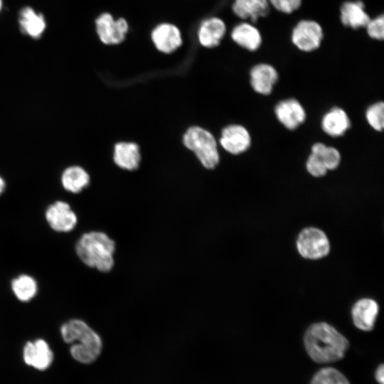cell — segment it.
<instances>
[{"label":"cell","instance_id":"4316f807","mask_svg":"<svg viewBox=\"0 0 384 384\" xmlns=\"http://www.w3.org/2000/svg\"><path fill=\"white\" fill-rule=\"evenodd\" d=\"M365 29L369 38L384 41V14L370 18Z\"/></svg>","mask_w":384,"mask_h":384},{"label":"cell","instance_id":"30bf717a","mask_svg":"<svg viewBox=\"0 0 384 384\" xmlns=\"http://www.w3.org/2000/svg\"><path fill=\"white\" fill-rule=\"evenodd\" d=\"M151 41L156 48L164 53H171L182 44L181 33L178 28L170 23H162L151 31Z\"/></svg>","mask_w":384,"mask_h":384},{"label":"cell","instance_id":"1f68e13d","mask_svg":"<svg viewBox=\"0 0 384 384\" xmlns=\"http://www.w3.org/2000/svg\"><path fill=\"white\" fill-rule=\"evenodd\" d=\"M2 4V0H0V11L1 10Z\"/></svg>","mask_w":384,"mask_h":384},{"label":"cell","instance_id":"9c48e42d","mask_svg":"<svg viewBox=\"0 0 384 384\" xmlns=\"http://www.w3.org/2000/svg\"><path fill=\"white\" fill-rule=\"evenodd\" d=\"M46 218L52 229L57 232H69L77 224V216L69 204L56 201L46 211Z\"/></svg>","mask_w":384,"mask_h":384},{"label":"cell","instance_id":"d6986e66","mask_svg":"<svg viewBox=\"0 0 384 384\" xmlns=\"http://www.w3.org/2000/svg\"><path fill=\"white\" fill-rule=\"evenodd\" d=\"M18 25L22 33L36 40L41 37L46 28L43 15L30 6H25L19 11Z\"/></svg>","mask_w":384,"mask_h":384},{"label":"cell","instance_id":"ba28073f","mask_svg":"<svg viewBox=\"0 0 384 384\" xmlns=\"http://www.w3.org/2000/svg\"><path fill=\"white\" fill-rule=\"evenodd\" d=\"M252 89L261 95H269L279 80L277 70L271 64L258 63L252 66L249 72Z\"/></svg>","mask_w":384,"mask_h":384},{"label":"cell","instance_id":"52a82bcc","mask_svg":"<svg viewBox=\"0 0 384 384\" xmlns=\"http://www.w3.org/2000/svg\"><path fill=\"white\" fill-rule=\"evenodd\" d=\"M95 28L102 43L117 45L125 39L129 25L122 17L115 20L110 13H102L95 20Z\"/></svg>","mask_w":384,"mask_h":384},{"label":"cell","instance_id":"5bb4252c","mask_svg":"<svg viewBox=\"0 0 384 384\" xmlns=\"http://www.w3.org/2000/svg\"><path fill=\"white\" fill-rule=\"evenodd\" d=\"M227 32L237 46L251 52L257 50L262 43L260 31L248 21H242Z\"/></svg>","mask_w":384,"mask_h":384},{"label":"cell","instance_id":"7c38bea8","mask_svg":"<svg viewBox=\"0 0 384 384\" xmlns=\"http://www.w3.org/2000/svg\"><path fill=\"white\" fill-rule=\"evenodd\" d=\"M220 143L228 152L239 154L248 149L251 144V137L244 127L232 124L223 129Z\"/></svg>","mask_w":384,"mask_h":384},{"label":"cell","instance_id":"484cf974","mask_svg":"<svg viewBox=\"0 0 384 384\" xmlns=\"http://www.w3.org/2000/svg\"><path fill=\"white\" fill-rule=\"evenodd\" d=\"M368 124L376 131H382L384 127V105L383 102L370 106L366 112Z\"/></svg>","mask_w":384,"mask_h":384},{"label":"cell","instance_id":"2e32d148","mask_svg":"<svg viewBox=\"0 0 384 384\" xmlns=\"http://www.w3.org/2000/svg\"><path fill=\"white\" fill-rule=\"evenodd\" d=\"M274 112L279 122L291 130L297 128L306 118L304 107L299 101L293 98L280 101L276 105Z\"/></svg>","mask_w":384,"mask_h":384},{"label":"cell","instance_id":"4dcf8cb0","mask_svg":"<svg viewBox=\"0 0 384 384\" xmlns=\"http://www.w3.org/2000/svg\"><path fill=\"white\" fill-rule=\"evenodd\" d=\"M4 188H5V181H4V180L0 176V195L3 193Z\"/></svg>","mask_w":384,"mask_h":384},{"label":"cell","instance_id":"8fae6325","mask_svg":"<svg viewBox=\"0 0 384 384\" xmlns=\"http://www.w3.org/2000/svg\"><path fill=\"white\" fill-rule=\"evenodd\" d=\"M230 9L238 19L255 26L259 18L269 14L272 6L268 0H233Z\"/></svg>","mask_w":384,"mask_h":384},{"label":"cell","instance_id":"4fadbf2b","mask_svg":"<svg viewBox=\"0 0 384 384\" xmlns=\"http://www.w3.org/2000/svg\"><path fill=\"white\" fill-rule=\"evenodd\" d=\"M340 21L346 27L356 30L365 28L370 17L361 0H346L340 6Z\"/></svg>","mask_w":384,"mask_h":384},{"label":"cell","instance_id":"ac0fdd59","mask_svg":"<svg viewBox=\"0 0 384 384\" xmlns=\"http://www.w3.org/2000/svg\"><path fill=\"white\" fill-rule=\"evenodd\" d=\"M227 33V26L220 17H210L202 22L198 31V38L203 47L213 48L220 45Z\"/></svg>","mask_w":384,"mask_h":384},{"label":"cell","instance_id":"6da1fadb","mask_svg":"<svg viewBox=\"0 0 384 384\" xmlns=\"http://www.w3.org/2000/svg\"><path fill=\"white\" fill-rule=\"evenodd\" d=\"M304 343L308 355L319 363L341 360L349 346L348 339L326 322L309 326L304 336Z\"/></svg>","mask_w":384,"mask_h":384},{"label":"cell","instance_id":"44dd1931","mask_svg":"<svg viewBox=\"0 0 384 384\" xmlns=\"http://www.w3.org/2000/svg\"><path fill=\"white\" fill-rule=\"evenodd\" d=\"M114 163L122 169H136L139 164L140 153L137 144L132 142H119L114 148Z\"/></svg>","mask_w":384,"mask_h":384},{"label":"cell","instance_id":"f1b7e54d","mask_svg":"<svg viewBox=\"0 0 384 384\" xmlns=\"http://www.w3.org/2000/svg\"><path fill=\"white\" fill-rule=\"evenodd\" d=\"M306 167L308 172L315 177L323 176L328 171L319 157L312 153L308 157Z\"/></svg>","mask_w":384,"mask_h":384},{"label":"cell","instance_id":"ffe728a7","mask_svg":"<svg viewBox=\"0 0 384 384\" xmlns=\"http://www.w3.org/2000/svg\"><path fill=\"white\" fill-rule=\"evenodd\" d=\"M351 122L346 112L340 107H334L321 119V128L328 135L342 136L350 128Z\"/></svg>","mask_w":384,"mask_h":384},{"label":"cell","instance_id":"7402d4cb","mask_svg":"<svg viewBox=\"0 0 384 384\" xmlns=\"http://www.w3.org/2000/svg\"><path fill=\"white\" fill-rule=\"evenodd\" d=\"M90 182L87 171L79 166H71L64 170L61 176L63 188L74 193L80 192Z\"/></svg>","mask_w":384,"mask_h":384},{"label":"cell","instance_id":"7a4b0ae2","mask_svg":"<svg viewBox=\"0 0 384 384\" xmlns=\"http://www.w3.org/2000/svg\"><path fill=\"white\" fill-rule=\"evenodd\" d=\"M60 333L65 342L72 343L70 353L78 362L91 363L100 354L102 340L85 321L70 320L61 326Z\"/></svg>","mask_w":384,"mask_h":384},{"label":"cell","instance_id":"e0dca14e","mask_svg":"<svg viewBox=\"0 0 384 384\" xmlns=\"http://www.w3.org/2000/svg\"><path fill=\"white\" fill-rule=\"evenodd\" d=\"M23 355L27 365L40 370L47 369L53 360V351L43 339L28 342L24 346Z\"/></svg>","mask_w":384,"mask_h":384},{"label":"cell","instance_id":"8992f818","mask_svg":"<svg viewBox=\"0 0 384 384\" xmlns=\"http://www.w3.org/2000/svg\"><path fill=\"white\" fill-rule=\"evenodd\" d=\"M323 36V30L319 23L312 20L302 19L293 28L291 41L297 48L308 53L319 48Z\"/></svg>","mask_w":384,"mask_h":384},{"label":"cell","instance_id":"5b68a950","mask_svg":"<svg viewBox=\"0 0 384 384\" xmlns=\"http://www.w3.org/2000/svg\"><path fill=\"white\" fill-rule=\"evenodd\" d=\"M297 247L303 257L318 260L329 254L330 243L324 232L317 228L309 227L299 233Z\"/></svg>","mask_w":384,"mask_h":384},{"label":"cell","instance_id":"277c9868","mask_svg":"<svg viewBox=\"0 0 384 384\" xmlns=\"http://www.w3.org/2000/svg\"><path fill=\"white\" fill-rule=\"evenodd\" d=\"M183 143L205 168L213 169L218 165L219 154L217 143L208 131L199 127H191L183 136Z\"/></svg>","mask_w":384,"mask_h":384},{"label":"cell","instance_id":"3957f363","mask_svg":"<svg viewBox=\"0 0 384 384\" xmlns=\"http://www.w3.org/2000/svg\"><path fill=\"white\" fill-rule=\"evenodd\" d=\"M114 250V242L102 232L85 233L76 244V252L81 261L103 272L113 267Z\"/></svg>","mask_w":384,"mask_h":384},{"label":"cell","instance_id":"d4e9b609","mask_svg":"<svg viewBox=\"0 0 384 384\" xmlns=\"http://www.w3.org/2000/svg\"><path fill=\"white\" fill-rule=\"evenodd\" d=\"M310 384H350V383L341 371L332 367H326L315 373Z\"/></svg>","mask_w":384,"mask_h":384},{"label":"cell","instance_id":"83f0119b","mask_svg":"<svg viewBox=\"0 0 384 384\" xmlns=\"http://www.w3.org/2000/svg\"><path fill=\"white\" fill-rule=\"evenodd\" d=\"M268 1L273 9L285 14L293 13L302 4V0H268Z\"/></svg>","mask_w":384,"mask_h":384},{"label":"cell","instance_id":"f546056e","mask_svg":"<svg viewBox=\"0 0 384 384\" xmlns=\"http://www.w3.org/2000/svg\"><path fill=\"white\" fill-rule=\"evenodd\" d=\"M375 379L380 384H384V366L380 364L375 373Z\"/></svg>","mask_w":384,"mask_h":384},{"label":"cell","instance_id":"cb8c5ba5","mask_svg":"<svg viewBox=\"0 0 384 384\" xmlns=\"http://www.w3.org/2000/svg\"><path fill=\"white\" fill-rule=\"evenodd\" d=\"M311 153L319 157L327 170H334L340 164L341 154L334 147L317 142L312 146Z\"/></svg>","mask_w":384,"mask_h":384},{"label":"cell","instance_id":"9a60e30c","mask_svg":"<svg viewBox=\"0 0 384 384\" xmlns=\"http://www.w3.org/2000/svg\"><path fill=\"white\" fill-rule=\"evenodd\" d=\"M379 311L378 303L369 298L357 301L351 309V316L354 325L360 330L369 331L374 328Z\"/></svg>","mask_w":384,"mask_h":384},{"label":"cell","instance_id":"603a6c76","mask_svg":"<svg viewBox=\"0 0 384 384\" xmlns=\"http://www.w3.org/2000/svg\"><path fill=\"white\" fill-rule=\"evenodd\" d=\"M11 289L18 300L28 302L36 296L38 285L32 277L21 274L12 280Z\"/></svg>","mask_w":384,"mask_h":384}]
</instances>
